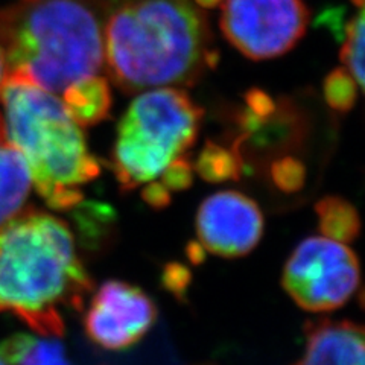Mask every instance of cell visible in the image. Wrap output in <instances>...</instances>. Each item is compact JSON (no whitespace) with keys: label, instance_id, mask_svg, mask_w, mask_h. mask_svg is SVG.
Instances as JSON below:
<instances>
[{"label":"cell","instance_id":"603a6c76","mask_svg":"<svg viewBox=\"0 0 365 365\" xmlns=\"http://www.w3.org/2000/svg\"><path fill=\"white\" fill-rule=\"evenodd\" d=\"M187 255L193 264H201V262L204 260L205 251L198 242H190V245L187 247Z\"/></svg>","mask_w":365,"mask_h":365},{"label":"cell","instance_id":"52a82bcc","mask_svg":"<svg viewBox=\"0 0 365 365\" xmlns=\"http://www.w3.org/2000/svg\"><path fill=\"white\" fill-rule=\"evenodd\" d=\"M221 5L225 38L255 61L289 52L309 25L303 0H222Z\"/></svg>","mask_w":365,"mask_h":365},{"label":"cell","instance_id":"ffe728a7","mask_svg":"<svg viewBox=\"0 0 365 365\" xmlns=\"http://www.w3.org/2000/svg\"><path fill=\"white\" fill-rule=\"evenodd\" d=\"M190 272L186 267H182L181 264H169L166 265L162 282L165 284V288L173 292L175 297H178L180 300H182V295H185L187 284L190 283Z\"/></svg>","mask_w":365,"mask_h":365},{"label":"cell","instance_id":"484cf974","mask_svg":"<svg viewBox=\"0 0 365 365\" xmlns=\"http://www.w3.org/2000/svg\"><path fill=\"white\" fill-rule=\"evenodd\" d=\"M5 139V130H4V119H2V113H0V140Z\"/></svg>","mask_w":365,"mask_h":365},{"label":"cell","instance_id":"7a4b0ae2","mask_svg":"<svg viewBox=\"0 0 365 365\" xmlns=\"http://www.w3.org/2000/svg\"><path fill=\"white\" fill-rule=\"evenodd\" d=\"M91 289L67 222L29 207L0 225V312L41 336L60 338L63 311H81Z\"/></svg>","mask_w":365,"mask_h":365},{"label":"cell","instance_id":"30bf717a","mask_svg":"<svg viewBox=\"0 0 365 365\" xmlns=\"http://www.w3.org/2000/svg\"><path fill=\"white\" fill-rule=\"evenodd\" d=\"M304 334L303 356L292 365H365L361 324L324 318L306 323Z\"/></svg>","mask_w":365,"mask_h":365},{"label":"cell","instance_id":"2e32d148","mask_svg":"<svg viewBox=\"0 0 365 365\" xmlns=\"http://www.w3.org/2000/svg\"><path fill=\"white\" fill-rule=\"evenodd\" d=\"M342 46L339 58L347 72L355 79L359 90L364 87V8H358L342 32Z\"/></svg>","mask_w":365,"mask_h":365},{"label":"cell","instance_id":"5b68a950","mask_svg":"<svg viewBox=\"0 0 365 365\" xmlns=\"http://www.w3.org/2000/svg\"><path fill=\"white\" fill-rule=\"evenodd\" d=\"M204 110L180 88L160 87L137 96L125 111L111 153L122 190L153 181L195 143Z\"/></svg>","mask_w":365,"mask_h":365},{"label":"cell","instance_id":"e0dca14e","mask_svg":"<svg viewBox=\"0 0 365 365\" xmlns=\"http://www.w3.org/2000/svg\"><path fill=\"white\" fill-rule=\"evenodd\" d=\"M358 84L346 67H338L324 79V98L332 110L347 113L356 104Z\"/></svg>","mask_w":365,"mask_h":365},{"label":"cell","instance_id":"3957f363","mask_svg":"<svg viewBox=\"0 0 365 365\" xmlns=\"http://www.w3.org/2000/svg\"><path fill=\"white\" fill-rule=\"evenodd\" d=\"M106 8L98 0H16L0 8L9 75L52 95L104 67Z\"/></svg>","mask_w":365,"mask_h":365},{"label":"cell","instance_id":"44dd1931","mask_svg":"<svg viewBox=\"0 0 365 365\" xmlns=\"http://www.w3.org/2000/svg\"><path fill=\"white\" fill-rule=\"evenodd\" d=\"M245 102L247 108L260 119H269L277 110L274 101L265 93V91H262L259 88L250 90L245 95Z\"/></svg>","mask_w":365,"mask_h":365},{"label":"cell","instance_id":"4316f807","mask_svg":"<svg viewBox=\"0 0 365 365\" xmlns=\"http://www.w3.org/2000/svg\"><path fill=\"white\" fill-rule=\"evenodd\" d=\"M0 365H5V364H4V361H2V359H0Z\"/></svg>","mask_w":365,"mask_h":365},{"label":"cell","instance_id":"5bb4252c","mask_svg":"<svg viewBox=\"0 0 365 365\" xmlns=\"http://www.w3.org/2000/svg\"><path fill=\"white\" fill-rule=\"evenodd\" d=\"M318 228L324 237L341 244L355 241L361 232V221L355 205L339 197H326L315 205Z\"/></svg>","mask_w":365,"mask_h":365},{"label":"cell","instance_id":"d4e9b609","mask_svg":"<svg viewBox=\"0 0 365 365\" xmlns=\"http://www.w3.org/2000/svg\"><path fill=\"white\" fill-rule=\"evenodd\" d=\"M198 8L201 9H210V8H216L222 4V0H193Z\"/></svg>","mask_w":365,"mask_h":365},{"label":"cell","instance_id":"8992f818","mask_svg":"<svg viewBox=\"0 0 365 365\" xmlns=\"http://www.w3.org/2000/svg\"><path fill=\"white\" fill-rule=\"evenodd\" d=\"M282 287L304 311H335L359 287L358 257L346 244L327 237H307L284 265Z\"/></svg>","mask_w":365,"mask_h":365},{"label":"cell","instance_id":"277c9868","mask_svg":"<svg viewBox=\"0 0 365 365\" xmlns=\"http://www.w3.org/2000/svg\"><path fill=\"white\" fill-rule=\"evenodd\" d=\"M0 106L5 139L25 157L38 195L55 210L76 207L83 201L79 186L95 180L101 165L63 101L9 75L0 88Z\"/></svg>","mask_w":365,"mask_h":365},{"label":"cell","instance_id":"cb8c5ba5","mask_svg":"<svg viewBox=\"0 0 365 365\" xmlns=\"http://www.w3.org/2000/svg\"><path fill=\"white\" fill-rule=\"evenodd\" d=\"M8 76H9V67L4 55V51L0 49V88H2V86L5 84Z\"/></svg>","mask_w":365,"mask_h":365},{"label":"cell","instance_id":"8fae6325","mask_svg":"<svg viewBox=\"0 0 365 365\" xmlns=\"http://www.w3.org/2000/svg\"><path fill=\"white\" fill-rule=\"evenodd\" d=\"M31 187L25 157L6 139L0 140V225L23 210Z\"/></svg>","mask_w":365,"mask_h":365},{"label":"cell","instance_id":"6da1fadb","mask_svg":"<svg viewBox=\"0 0 365 365\" xmlns=\"http://www.w3.org/2000/svg\"><path fill=\"white\" fill-rule=\"evenodd\" d=\"M218 58L193 0H111L106 8L104 66L125 93L192 86Z\"/></svg>","mask_w":365,"mask_h":365},{"label":"cell","instance_id":"9a60e30c","mask_svg":"<svg viewBox=\"0 0 365 365\" xmlns=\"http://www.w3.org/2000/svg\"><path fill=\"white\" fill-rule=\"evenodd\" d=\"M193 170L209 182L239 180L244 170L241 148L235 143L227 148L209 140L193 163Z\"/></svg>","mask_w":365,"mask_h":365},{"label":"cell","instance_id":"d6986e66","mask_svg":"<svg viewBox=\"0 0 365 365\" xmlns=\"http://www.w3.org/2000/svg\"><path fill=\"white\" fill-rule=\"evenodd\" d=\"M160 181L169 190L187 189L193 181V165L186 155H181L166 166L163 173L160 174Z\"/></svg>","mask_w":365,"mask_h":365},{"label":"cell","instance_id":"ac0fdd59","mask_svg":"<svg viewBox=\"0 0 365 365\" xmlns=\"http://www.w3.org/2000/svg\"><path fill=\"white\" fill-rule=\"evenodd\" d=\"M271 178L280 190L288 193L297 192L304 185L306 169L300 160L294 157H284L272 163Z\"/></svg>","mask_w":365,"mask_h":365},{"label":"cell","instance_id":"4fadbf2b","mask_svg":"<svg viewBox=\"0 0 365 365\" xmlns=\"http://www.w3.org/2000/svg\"><path fill=\"white\" fill-rule=\"evenodd\" d=\"M0 359L5 365H72L58 339L16 334L0 344Z\"/></svg>","mask_w":365,"mask_h":365},{"label":"cell","instance_id":"9c48e42d","mask_svg":"<svg viewBox=\"0 0 365 365\" xmlns=\"http://www.w3.org/2000/svg\"><path fill=\"white\" fill-rule=\"evenodd\" d=\"M195 225L204 251L221 257H242L256 248L264 235V215L244 193L222 190L202 201Z\"/></svg>","mask_w":365,"mask_h":365},{"label":"cell","instance_id":"7402d4cb","mask_svg":"<svg viewBox=\"0 0 365 365\" xmlns=\"http://www.w3.org/2000/svg\"><path fill=\"white\" fill-rule=\"evenodd\" d=\"M143 201L153 209H165L170 204V192L162 181H148L142 192Z\"/></svg>","mask_w":365,"mask_h":365},{"label":"cell","instance_id":"7c38bea8","mask_svg":"<svg viewBox=\"0 0 365 365\" xmlns=\"http://www.w3.org/2000/svg\"><path fill=\"white\" fill-rule=\"evenodd\" d=\"M61 101L79 127H93L106 120L110 114L113 98L107 78L91 75L68 86Z\"/></svg>","mask_w":365,"mask_h":365},{"label":"cell","instance_id":"ba28073f","mask_svg":"<svg viewBox=\"0 0 365 365\" xmlns=\"http://www.w3.org/2000/svg\"><path fill=\"white\" fill-rule=\"evenodd\" d=\"M157 307L140 288L108 280L95 292L84 317L86 335L106 350L137 344L157 322Z\"/></svg>","mask_w":365,"mask_h":365}]
</instances>
